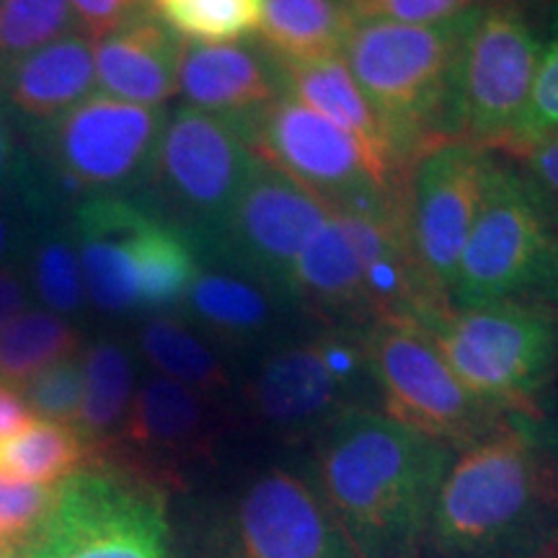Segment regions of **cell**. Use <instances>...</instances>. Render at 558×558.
<instances>
[{
    "mask_svg": "<svg viewBox=\"0 0 558 558\" xmlns=\"http://www.w3.org/2000/svg\"><path fill=\"white\" fill-rule=\"evenodd\" d=\"M256 166L259 158L233 120L186 104L166 117L145 179L148 207L199 246L226 220Z\"/></svg>",
    "mask_w": 558,
    "mask_h": 558,
    "instance_id": "cell-12",
    "label": "cell"
},
{
    "mask_svg": "<svg viewBox=\"0 0 558 558\" xmlns=\"http://www.w3.org/2000/svg\"><path fill=\"white\" fill-rule=\"evenodd\" d=\"M277 65L282 73L284 90L324 120L337 124L341 132H347L357 143L373 179L386 192L399 194L403 169L396 158L393 145H390L388 132L383 130L375 111L369 109L347 62L341 58H329L316 62H277Z\"/></svg>",
    "mask_w": 558,
    "mask_h": 558,
    "instance_id": "cell-21",
    "label": "cell"
},
{
    "mask_svg": "<svg viewBox=\"0 0 558 558\" xmlns=\"http://www.w3.org/2000/svg\"><path fill=\"white\" fill-rule=\"evenodd\" d=\"M29 300V279L16 264L0 267V331L11 324L19 313H24Z\"/></svg>",
    "mask_w": 558,
    "mask_h": 558,
    "instance_id": "cell-41",
    "label": "cell"
},
{
    "mask_svg": "<svg viewBox=\"0 0 558 558\" xmlns=\"http://www.w3.org/2000/svg\"><path fill=\"white\" fill-rule=\"evenodd\" d=\"M166 117L160 107L90 94L50 128L32 135L41 190L52 199L58 194L83 199L145 184Z\"/></svg>",
    "mask_w": 558,
    "mask_h": 558,
    "instance_id": "cell-10",
    "label": "cell"
},
{
    "mask_svg": "<svg viewBox=\"0 0 558 558\" xmlns=\"http://www.w3.org/2000/svg\"><path fill=\"white\" fill-rule=\"evenodd\" d=\"M202 558H354L308 473L271 463L215 509Z\"/></svg>",
    "mask_w": 558,
    "mask_h": 558,
    "instance_id": "cell-13",
    "label": "cell"
},
{
    "mask_svg": "<svg viewBox=\"0 0 558 558\" xmlns=\"http://www.w3.org/2000/svg\"><path fill=\"white\" fill-rule=\"evenodd\" d=\"M288 300L226 269H199L179 311L213 339L233 349H269L279 341Z\"/></svg>",
    "mask_w": 558,
    "mask_h": 558,
    "instance_id": "cell-24",
    "label": "cell"
},
{
    "mask_svg": "<svg viewBox=\"0 0 558 558\" xmlns=\"http://www.w3.org/2000/svg\"><path fill=\"white\" fill-rule=\"evenodd\" d=\"M83 407L78 429L94 445L96 463L120 437L135 399V365L130 349L117 339L94 341L83 354Z\"/></svg>",
    "mask_w": 558,
    "mask_h": 558,
    "instance_id": "cell-26",
    "label": "cell"
},
{
    "mask_svg": "<svg viewBox=\"0 0 558 558\" xmlns=\"http://www.w3.org/2000/svg\"><path fill=\"white\" fill-rule=\"evenodd\" d=\"M68 222L86 295L104 313L179 308L202 269L184 230L124 194L83 197Z\"/></svg>",
    "mask_w": 558,
    "mask_h": 558,
    "instance_id": "cell-3",
    "label": "cell"
},
{
    "mask_svg": "<svg viewBox=\"0 0 558 558\" xmlns=\"http://www.w3.org/2000/svg\"><path fill=\"white\" fill-rule=\"evenodd\" d=\"M24 396L26 407L32 414L45 418V422L70 424L78 427L83 390H86V378H83V360L78 354L54 362L32 380H26L19 388Z\"/></svg>",
    "mask_w": 558,
    "mask_h": 558,
    "instance_id": "cell-34",
    "label": "cell"
},
{
    "mask_svg": "<svg viewBox=\"0 0 558 558\" xmlns=\"http://www.w3.org/2000/svg\"><path fill=\"white\" fill-rule=\"evenodd\" d=\"M543 3H556L558 5V0H543Z\"/></svg>",
    "mask_w": 558,
    "mask_h": 558,
    "instance_id": "cell-44",
    "label": "cell"
},
{
    "mask_svg": "<svg viewBox=\"0 0 558 558\" xmlns=\"http://www.w3.org/2000/svg\"><path fill=\"white\" fill-rule=\"evenodd\" d=\"M215 422L207 396L181 383L150 375L135 390L120 437L99 463L143 478L150 486L179 481V473L213 450Z\"/></svg>",
    "mask_w": 558,
    "mask_h": 558,
    "instance_id": "cell-17",
    "label": "cell"
},
{
    "mask_svg": "<svg viewBox=\"0 0 558 558\" xmlns=\"http://www.w3.org/2000/svg\"><path fill=\"white\" fill-rule=\"evenodd\" d=\"M94 83V39L75 32L0 65V101L37 135L88 99Z\"/></svg>",
    "mask_w": 558,
    "mask_h": 558,
    "instance_id": "cell-19",
    "label": "cell"
},
{
    "mask_svg": "<svg viewBox=\"0 0 558 558\" xmlns=\"http://www.w3.org/2000/svg\"><path fill=\"white\" fill-rule=\"evenodd\" d=\"M94 463V445L70 424L34 418L16 437L0 442V473L34 484L58 486Z\"/></svg>",
    "mask_w": 558,
    "mask_h": 558,
    "instance_id": "cell-28",
    "label": "cell"
},
{
    "mask_svg": "<svg viewBox=\"0 0 558 558\" xmlns=\"http://www.w3.org/2000/svg\"><path fill=\"white\" fill-rule=\"evenodd\" d=\"M357 24L347 0H264L259 39L277 62L341 58Z\"/></svg>",
    "mask_w": 558,
    "mask_h": 558,
    "instance_id": "cell-25",
    "label": "cell"
},
{
    "mask_svg": "<svg viewBox=\"0 0 558 558\" xmlns=\"http://www.w3.org/2000/svg\"><path fill=\"white\" fill-rule=\"evenodd\" d=\"M75 19L86 29L90 37H104L124 21L137 16L143 11L145 0H70Z\"/></svg>",
    "mask_w": 558,
    "mask_h": 558,
    "instance_id": "cell-39",
    "label": "cell"
},
{
    "mask_svg": "<svg viewBox=\"0 0 558 558\" xmlns=\"http://www.w3.org/2000/svg\"><path fill=\"white\" fill-rule=\"evenodd\" d=\"M369 393L365 331L324 326L264 349L243 386L251 418L282 439H313L344 411L369 407Z\"/></svg>",
    "mask_w": 558,
    "mask_h": 558,
    "instance_id": "cell-8",
    "label": "cell"
},
{
    "mask_svg": "<svg viewBox=\"0 0 558 558\" xmlns=\"http://www.w3.org/2000/svg\"><path fill=\"white\" fill-rule=\"evenodd\" d=\"M0 558H24V550H13V548H0Z\"/></svg>",
    "mask_w": 558,
    "mask_h": 558,
    "instance_id": "cell-43",
    "label": "cell"
},
{
    "mask_svg": "<svg viewBox=\"0 0 558 558\" xmlns=\"http://www.w3.org/2000/svg\"><path fill=\"white\" fill-rule=\"evenodd\" d=\"M365 352L383 414L450 450L469 448L507 416L456 378L429 333L414 320L378 318L369 324Z\"/></svg>",
    "mask_w": 558,
    "mask_h": 558,
    "instance_id": "cell-9",
    "label": "cell"
},
{
    "mask_svg": "<svg viewBox=\"0 0 558 558\" xmlns=\"http://www.w3.org/2000/svg\"><path fill=\"white\" fill-rule=\"evenodd\" d=\"M509 160L518 166L530 197L558 233V132Z\"/></svg>",
    "mask_w": 558,
    "mask_h": 558,
    "instance_id": "cell-37",
    "label": "cell"
},
{
    "mask_svg": "<svg viewBox=\"0 0 558 558\" xmlns=\"http://www.w3.org/2000/svg\"><path fill=\"white\" fill-rule=\"evenodd\" d=\"M179 90L190 107L239 120L284 94L277 60L254 45H181Z\"/></svg>",
    "mask_w": 558,
    "mask_h": 558,
    "instance_id": "cell-22",
    "label": "cell"
},
{
    "mask_svg": "<svg viewBox=\"0 0 558 558\" xmlns=\"http://www.w3.org/2000/svg\"><path fill=\"white\" fill-rule=\"evenodd\" d=\"M24 215H39L37 209L29 207L24 197H3L0 199V267L5 262L16 259L21 246H29L32 230L37 220H24ZM45 218V215H41Z\"/></svg>",
    "mask_w": 558,
    "mask_h": 558,
    "instance_id": "cell-40",
    "label": "cell"
},
{
    "mask_svg": "<svg viewBox=\"0 0 558 558\" xmlns=\"http://www.w3.org/2000/svg\"><path fill=\"white\" fill-rule=\"evenodd\" d=\"M137 344L143 357L163 378L197 390L207 399L228 393L233 388L228 362L197 331L171 313H158L145 320L137 333Z\"/></svg>",
    "mask_w": 558,
    "mask_h": 558,
    "instance_id": "cell-27",
    "label": "cell"
},
{
    "mask_svg": "<svg viewBox=\"0 0 558 558\" xmlns=\"http://www.w3.org/2000/svg\"><path fill=\"white\" fill-rule=\"evenodd\" d=\"M233 122L262 163L305 186L331 209H354L396 197L373 179L357 143L347 132L288 90Z\"/></svg>",
    "mask_w": 558,
    "mask_h": 558,
    "instance_id": "cell-16",
    "label": "cell"
},
{
    "mask_svg": "<svg viewBox=\"0 0 558 558\" xmlns=\"http://www.w3.org/2000/svg\"><path fill=\"white\" fill-rule=\"evenodd\" d=\"M354 21H396V24H445L463 16L476 0H347Z\"/></svg>",
    "mask_w": 558,
    "mask_h": 558,
    "instance_id": "cell-36",
    "label": "cell"
},
{
    "mask_svg": "<svg viewBox=\"0 0 558 558\" xmlns=\"http://www.w3.org/2000/svg\"><path fill=\"white\" fill-rule=\"evenodd\" d=\"M24 558H173L160 488L94 463L60 484Z\"/></svg>",
    "mask_w": 558,
    "mask_h": 558,
    "instance_id": "cell-11",
    "label": "cell"
},
{
    "mask_svg": "<svg viewBox=\"0 0 558 558\" xmlns=\"http://www.w3.org/2000/svg\"><path fill=\"white\" fill-rule=\"evenodd\" d=\"M181 45L150 11H140L94 41L96 83L111 99L160 107L179 90Z\"/></svg>",
    "mask_w": 558,
    "mask_h": 558,
    "instance_id": "cell-23",
    "label": "cell"
},
{
    "mask_svg": "<svg viewBox=\"0 0 558 558\" xmlns=\"http://www.w3.org/2000/svg\"><path fill=\"white\" fill-rule=\"evenodd\" d=\"M344 222L357 251L362 275L373 300L375 320L409 318L418 320L437 305L424 290L414 256H411L407 228H403L401 194L354 209H333Z\"/></svg>",
    "mask_w": 558,
    "mask_h": 558,
    "instance_id": "cell-18",
    "label": "cell"
},
{
    "mask_svg": "<svg viewBox=\"0 0 558 558\" xmlns=\"http://www.w3.org/2000/svg\"><path fill=\"white\" fill-rule=\"evenodd\" d=\"M81 352V333L52 311H26L0 331V383L21 388L41 369Z\"/></svg>",
    "mask_w": 558,
    "mask_h": 558,
    "instance_id": "cell-29",
    "label": "cell"
},
{
    "mask_svg": "<svg viewBox=\"0 0 558 558\" xmlns=\"http://www.w3.org/2000/svg\"><path fill=\"white\" fill-rule=\"evenodd\" d=\"M558 538V432L507 414L458 450L427 535L432 558H525Z\"/></svg>",
    "mask_w": 558,
    "mask_h": 558,
    "instance_id": "cell-2",
    "label": "cell"
},
{
    "mask_svg": "<svg viewBox=\"0 0 558 558\" xmlns=\"http://www.w3.org/2000/svg\"><path fill=\"white\" fill-rule=\"evenodd\" d=\"M494 300L558 305V233L501 153L488 156L484 202L452 290V305Z\"/></svg>",
    "mask_w": 558,
    "mask_h": 558,
    "instance_id": "cell-7",
    "label": "cell"
},
{
    "mask_svg": "<svg viewBox=\"0 0 558 558\" xmlns=\"http://www.w3.org/2000/svg\"><path fill=\"white\" fill-rule=\"evenodd\" d=\"M173 37L192 45H228L259 32L264 0H145Z\"/></svg>",
    "mask_w": 558,
    "mask_h": 558,
    "instance_id": "cell-31",
    "label": "cell"
},
{
    "mask_svg": "<svg viewBox=\"0 0 558 558\" xmlns=\"http://www.w3.org/2000/svg\"><path fill=\"white\" fill-rule=\"evenodd\" d=\"M543 41L518 0H486L463 13L439 135L501 150L525 111Z\"/></svg>",
    "mask_w": 558,
    "mask_h": 558,
    "instance_id": "cell-6",
    "label": "cell"
},
{
    "mask_svg": "<svg viewBox=\"0 0 558 558\" xmlns=\"http://www.w3.org/2000/svg\"><path fill=\"white\" fill-rule=\"evenodd\" d=\"M492 150L439 137L411 160L401 184L403 228L424 290L452 305L465 243L484 202Z\"/></svg>",
    "mask_w": 558,
    "mask_h": 558,
    "instance_id": "cell-14",
    "label": "cell"
},
{
    "mask_svg": "<svg viewBox=\"0 0 558 558\" xmlns=\"http://www.w3.org/2000/svg\"><path fill=\"white\" fill-rule=\"evenodd\" d=\"M29 284L47 311L68 316L78 313L86 300L78 246L70 222L39 218L29 239Z\"/></svg>",
    "mask_w": 558,
    "mask_h": 558,
    "instance_id": "cell-30",
    "label": "cell"
},
{
    "mask_svg": "<svg viewBox=\"0 0 558 558\" xmlns=\"http://www.w3.org/2000/svg\"><path fill=\"white\" fill-rule=\"evenodd\" d=\"M19 122L0 101V199L19 197L34 181V158H26L19 140Z\"/></svg>",
    "mask_w": 558,
    "mask_h": 558,
    "instance_id": "cell-38",
    "label": "cell"
},
{
    "mask_svg": "<svg viewBox=\"0 0 558 558\" xmlns=\"http://www.w3.org/2000/svg\"><path fill=\"white\" fill-rule=\"evenodd\" d=\"M34 422L32 409L26 407L24 396L19 388L3 386L0 383V442L16 437Z\"/></svg>",
    "mask_w": 558,
    "mask_h": 558,
    "instance_id": "cell-42",
    "label": "cell"
},
{
    "mask_svg": "<svg viewBox=\"0 0 558 558\" xmlns=\"http://www.w3.org/2000/svg\"><path fill=\"white\" fill-rule=\"evenodd\" d=\"M463 16L445 24L357 21L341 60L388 132L403 177L411 160L435 143L442 122L450 65Z\"/></svg>",
    "mask_w": 558,
    "mask_h": 558,
    "instance_id": "cell-5",
    "label": "cell"
},
{
    "mask_svg": "<svg viewBox=\"0 0 558 558\" xmlns=\"http://www.w3.org/2000/svg\"><path fill=\"white\" fill-rule=\"evenodd\" d=\"M58 492L60 484H34L0 473V543L16 550L29 546V541L50 518Z\"/></svg>",
    "mask_w": 558,
    "mask_h": 558,
    "instance_id": "cell-35",
    "label": "cell"
},
{
    "mask_svg": "<svg viewBox=\"0 0 558 558\" xmlns=\"http://www.w3.org/2000/svg\"><path fill=\"white\" fill-rule=\"evenodd\" d=\"M311 445L308 476L354 558H424L456 450L373 407L344 411Z\"/></svg>",
    "mask_w": 558,
    "mask_h": 558,
    "instance_id": "cell-1",
    "label": "cell"
},
{
    "mask_svg": "<svg viewBox=\"0 0 558 558\" xmlns=\"http://www.w3.org/2000/svg\"><path fill=\"white\" fill-rule=\"evenodd\" d=\"M331 215L324 199L259 160L226 220L199 243L197 254L199 259L209 256L218 269L264 284L292 305V271L300 251Z\"/></svg>",
    "mask_w": 558,
    "mask_h": 558,
    "instance_id": "cell-15",
    "label": "cell"
},
{
    "mask_svg": "<svg viewBox=\"0 0 558 558\" xmlns=\"http://www.w3.org/2000/svg\"><path fill=\"white\" fill-rule=\"evenodd\" d=\"M558 132V5L554 24H550V37L543 41V54L538 75H535L533 94L520 122L514 124L512 135L501 145V156H520L530 145L541 143Z\"/></svg>",
    "mask_w": 558,
    "mask_h": 558,
    "instance_id": "cell-33",
    "label": "cell"
},
{
    "mask_svg": "<svg viewBox=\"0 0 558 558\" xmlns=\"http://www.w3.org/2000/svg\"><path fill=\"white\" fill-rule=\"evenodd\" d=\"M78 29L70 0H0V65Z\"/></svg>",
    "mask_w": 558,
    "mask_h": 558,
    "instance_id": "cell-32",
    "label": "cell"
},
{
    "mask_svg": "<svg viewBox=\"0 0 558 558\" xmlns=\"http://www.w3.org/2000/svg\"><path fill=\"white\" fill-rule=\"evenodd\" d=\"M290 300L324 329L365 331L375 324L360 256L337 213L324 220L300 251Z\"/></svg>",
    "mask_w": 558,
    "mask_h": 558,
    "instance_id": "cell-20",
    "label": "cell"
},
{
    "mask_svg": "<svg viewBox=\"0 0 558 558\" xmlns=\"http://www.w3.org/2000/svg\"><path fill=\"white\" fill-rule=\"evenodd\" d=\"M414 324L473 396L507 414H538V396L558 378V305H448Z\"/></svg>",
    "mask_w": 558,
    "mask_h": 558,
    "instance_id": "cell-4",
    "label": "cell"
},
{
    "mask_svg": "<svg viewBox=\"0 0 558 558\" xmlns=\"http://www.w3.org/2000/svg\"><path fill=\"white\" fill-rule=\"evenodd\" d=\"M0 548H5V546H3V543H0ZM13 550H16V548H13Z\"/></svg>",
    "mask_w": 558,
    "mask_h": 558,
    "instance_id": "cell-45",
    "label": "cell"
}]
</instances>
